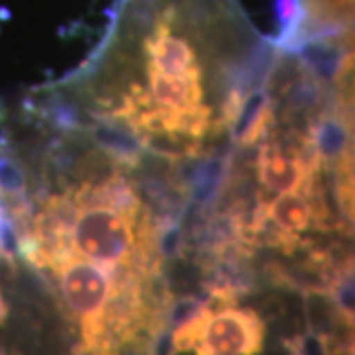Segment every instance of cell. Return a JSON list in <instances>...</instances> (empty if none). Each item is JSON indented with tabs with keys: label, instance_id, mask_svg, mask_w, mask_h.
<instances>
[{
	"label": "cell",
	"instance_id": "6",
	"mask_svg": "<svg viewBox=\"0 0 355 355\" xmlns=\"http://www.w3.org/2000/svg\"><path fill=\"white\" fill-rule=\"evenodd\" d=\"M343 349L347 352V355H355V322H354V328H352V331H349V336H347V340H345Z\"/></svg>",
	"mask_w": 355,
	"mask_h": 355
},
{
	"label": "cell",
	"instance_id": "7",
	"mask_svg": "<svg viewBox=\"0 0 355 355\" xmlns=\"http://www.w3.org/2000/svg\"><path fill=\"white\" fill-rule=\"evenodd\" d=\"M347 4H352V6H355V0H345Z\"/></svg>",
	"mask_w": 355,
	"mask_h": 355
},
{
	"label": "cell",
	"instance_id": "2",
	"mask_svg": "<svg viewBox=\"0 0 355 355\" xmlns=\"http://www.w3.org/2000/svg\"><path fill=\"white\" fill-rule=\"evenodd\" d=\"M265 345V322L253 308H239L235 300H207L196 355H259Z\"/></svg>",
	"mask_w": 355,
	"mask_h": 355
},
{
	"label": "cell",
	"instance_id": "3",
	"mask_svg": "<svg viewBox=\"0 0 355 355\" xmlns=\"http://www.w3.org/2000/svg\"><path fill=\"white\" fill-rule=\"evenodd\" d=\"M277 128V105L266 87L253 89L241 105L237 121L229 132L233 150H251Z\"/></svg>",
	"mask_w": 355,
	"mask_h": 355
},
{
	"label": "cell",
	"instance_id": "5",
	"mask_svg": "<svg viewBox=\"0 0 355 355\" xmlns=\"http://www.w3.org/2000/svg\"><path fill=\"white\" fill-rule=\"evenodd\" d=\"M286 355H338V345L328 336L318 331L306 330L304 334H296L284 342Z\"/></svg>",
	"mask_w": 355,
	"mask_h": 355
},
{
	"label": "cell",
	"instance_id": "4",
	"mask_svg": "<svg viewBox=\"0 0 355 355\" xmlns=\"http://www.w3.org/2000/svg\"><path fill=\"white\" fill-rule=\"evenodd\" d=\"M330 105L340 114L349 132L343 153L330 166V170L334 172V186H336V198L340 203V209L343 217L349 221V225L355 229V97L342 101L330 99Z\"/></svg>",
	"mask_w": 355,
	"mask_h": 355
},
{
	"label": "cell",
	"instance_id": "1",
	"mask_svg": "<svg viewBox=\"0 0 355 355\" xmlns=\"http://www.w3.org/2000/svg\"><path fill=\"white\" fill-rule=\"evenodd\" d=\"M275 58L233 0H121L101 46L55 89L79 130L105 123L146 156L184 164L219 153Z\"/></svg>",
	"mask_w": 355,
	"mask_h": 355
}]
</instances>
